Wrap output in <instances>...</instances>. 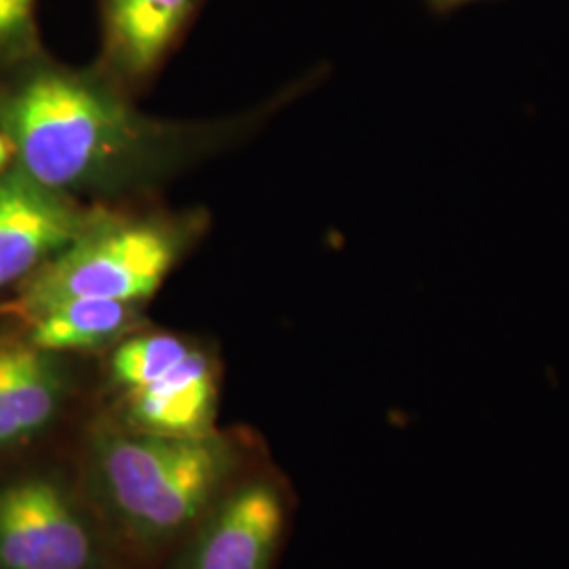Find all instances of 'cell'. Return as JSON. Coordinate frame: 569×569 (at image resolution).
<instances>
[{"instance_id": "obj_3", "label": "cell", "mask_w": 569, "mask_h": 569, "mask_svg": "<svg viewBox=\"0 0 569 569\" xmlns=\"http://www.w3.org/2000/svg\"><path fill=\"white\" fill-rule=\"evenodd\" d=\"M207 228L209 216L197 209L98 204L81 234L0 305V317L20 319L74 298L146 306Z\"/></svg>"}, {"instance_id": "obj_12", "label": "cell", "mask_w": 569, "mask_h": 569, "mask_svg": "<svg viewBox=\"0 0 569 569\" xmlns=\"http://www.w3.org/2000/svg\"><path fill=\"white\" fill-rule=\"evenodd\" d=\"M435 9H453L458 4H465V2H472V0H428Z\"/></svg>"}, {"instance_id": "obj_9", "label": "cell", "mask_w": 569, "mask_h": 569, "mask_svg": "<svg viewBox=\"0 0 569 569\" xmlns=\"http://www.w3.org/2000/svg\"><path fill=\"white\" fill-rule=\"evenodd\" d=\"M204 0H98V66L131 96L152 81L178 49Z\"/></svg>"}, {"instance_id": "obj_4", "label": "cell", "mask_w": 569, "mask_h": 569, "mask_svg": "<svg viewBox=\"0 0 569 569\" xmlns=\"http://www.w3.org/2000/svg\"><path fill=\"white\" fill-rule=\"evenodd\" d=\"M108 413L133 430L199 437L216 430L220 366L207 346L146 326L103 355Z\"/></svg>"}, {"instance_id": "obj_7", "label": "cell", "mask_w": 569, "mask_h": 569, "mask_svg": "<svg viewBox=\"0 0 569 569\" xmlns=\"http://www.w3.org/2000/svg\"><path fill=\"white\" fill-rule=\"evenodd\" d=\"M96 209L44 188L16 167L0 171V293L16 291L51 262L81 234Z\"/></svg>"}, {"instance_id": "obj_8", "label": "cell", "mask_w": 569, "mask_h": 569, "mask_svg": "<svg viewBox=\"0 0 569 569\" xmlns=\"http://www.w3.org/2000/svg\"><path fill=\"white\" fill-rule=\"evenodd\" d=\"M77 392L66 355L32 345L20 327L0 336V451L23 448L61 420Z\"/></svg>"}, {"instance_id": "obj_2", "label": "cell", "mask_w": 569, "mask_h": 569, "mask_svg": "<svg viewBox=\"0 0 569 569\" xmlns=\"http://www.w3.org/2000/svg\"><path fill=\"white\" fill-rule=\"evenodd\" d=\"M241 443L226 432L164 437L98 418L82 443V481L122 557L154 559L182 545L243 472Z\"/></svg>"}, {"instance_id": "obj_11", "label": "cell", "mask_w": 569, "mask_h": 569, "mask_svg": "<svg viewBox=\"0 0 569 569\" xmlns=\"http://www.w3.org/2000/svg\"><path fill=\"white\" fill-rule=\"evenodd\" d=\"M37 4L39 0H0V61L41 49Z\"/></svg>"}, {"instance_id": "obj_10", "label": "cell", "mask_w": 569, "mask_h": 569, "mask_svg": "<svg viewBox=\"0 0 569 569\" xmlns=\"http://www.w3.org/2000/svg\"><path fill=\"white\" fill-rule=\"evenodd\" d=\"M146 306L119 300L74 298L23 315L21 333L42 350L58 355H106L133 331L148 326Z\"/></svg>"}, {"instance_id": "obj_5", "label": "cell", "mask_w": 569, "mask_h": 569, "mask_svg": "<svg viewBox=\"0 0 569 569\" xmlns=\"http://www.w3.org/2000/svg\"><path fill=\"white\" fill-rule=\"evenodd\" d=\"M0 569H124L84 489L30 472L0 486Z\"/></svg>"}, {"instance_id": "obj_1", "label": "cell", "mask_w": 569, "mask_h": 569, "mask_svg": "<svg viewBox=\"0 0 569 569\" xmlns=\"http://www.w3.org/2000/svg\"><path fill=\"white\" fill-rule=\"evenodd\" d=\"M98 61L68 66L44 49L0 61V142L11 167L87 204H124L234 142L262 114L213 122L157 119Z\"/></svg>"}, {"instance_id": "obj_6", "label": "cell", "mask_w": 569, "mask_h": 569, "mask_svg": "<svg viewBox=\"0 0 569 569\" xmlns=\"http://www.w3.org/2000/svg\"><path fill=\"white\" fill-rule=\"evenodd\" d=\"M289 493L272 472H241L176 549L171 569H272Z\"/></svg>"}]
</instances>
